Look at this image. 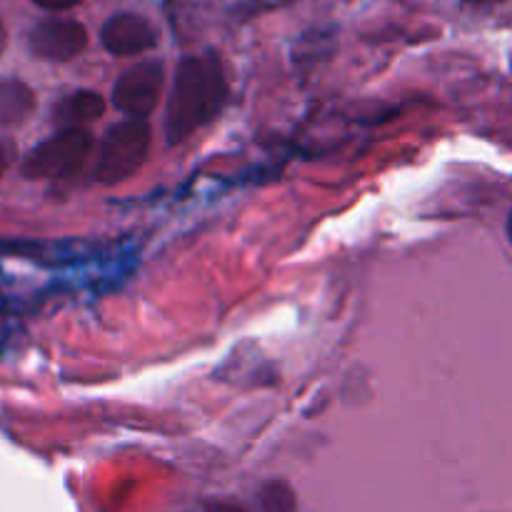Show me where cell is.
<instances>
[{
  "label": "cell",
  "mask_w": 512,
  "mask_h": 512,
  "mask_svg": "<svg viewBox=\"0 0 512 512\" xmlns=\"http://www.w3.org/2000/svg\"><path fill=\"white\" fill-rule=\"evenodd\" d=\"M228 98V80L220 58L190 55L175 70L173 90L165 108V138L170 145L183 143L188 135L215 118Z\"/></svg>",
  "instance_id": "cell-1"
},
{
  "label": "cell",
  "mask_w": 512,
  "mask_h": 512,
  "mask_svg": "<svg viewBox=\"0 0 512 512\" xmlns=\"http://www.w3.org/2000/svg\"><path fill=\"white\" fill-rule=\"evenodd\" d=\"M150 150V125L145 120H123L105 130L95 163V180L118 185L140 170Z\"/></svg>",
  "instance_id": "cell-2"
},
{
  "label": "cell",
  "mask_w": 512,
  "mask_h": 512,
  "mask_svg": "<svg viewBox=\"0 0 512 512\" xmlns=\"http://www.w3.org/2000/svg\"><path fill=\"white\" fill-rule=\"evenodd\" d=\"M93 148L95 138L88 128H63L25 155L20 173L28 180L65 178L83 168Z\"/></svg>",
  "instance_id": "cell-3"
},
{
  "label": "cell",
  "mask_w": 512,
  "mask_h": 512,
  "mask_svg": "<svg viewBox=\"0 0 512 512\" xmlns=\"http://www.w3.org/2000/svg\"><path fill=\"white\" fill-rule=\"evenodd\" d=\"M163 63L145 60L125 70L113 85V105L130 120H145L163 95Z\"/></svg>",
  "instance_id": "cell-4"
},
{
  "label": "cell",
  "mask_w": 512,
  "mask_h": 512,
  "mask_svg": "<svg viewBox=\"0 0 512 512\" xmlns=\"http://www.w3.org/2000/svg\"><path fill=\"white\" fill-rule=\"evenodd\" d=\"M28 48L35 58L50 63H68L88 48V30L70 18L40 20L28 35Z\"/></svg>",
  "instance_id": "cell-5"
},
{
  "label": "cell",
  "mask_w": 512,
  "mask_h": 512,
  "mask_svg": "<svg viewBox=\"0 0 512 512\" xmlns=\"http://www.w3.org/2000/svg\"><path fill=\"white\" fill-rule=\"evenodd\" d=\"M100 43L110 55L130 58V55L153 50L158 45V30L143 15L118 13L105 20L103 30H100Z\"/></svg>",
  "instance_id": "cell-6"
},
{
  "label": "cell",
  "mask_w": 512,
  "mask_h": 512,
  "mask_svg": "<svg viewBox=\"0 0 512 512\" xmlns=\"http://www.w3.org/2000/svg\"><path fill=\"white\" fill-rule=\"evenodd\" d=\"M105 113V98L95 90H75L53 105V123L63 128H83Z\"/></svg>",
  "instance_id": "cell-7"
},
{
  "label": "cell",
  "mask_w": 512,
  "mask_h": 512,
  "mask_svg": "<svg viewBox=\"0 0 512 512\" xmlns=\"http://www.w3.org/2000/svg\"><path fill=\"white\" fill-rule=\"evenodd\" d=\"M35 93L23 80H0V130L23 125L35 113Z\"/></svg>",
  "instance_id": "cell-8"
},
{
  "label": "cell",
  "mask_w": 512,
  "mask_h": 512,
  "mask_svg": "<svg viewBox=\"0 0 512 512\" xmlns=\"http://www.w3.org/2000/svg\"><path fill=\"white\" fill-rule=\"evenodd\" d=\"M260 512H295V493L283 480H273L260 490Z\"/></svg>",
  "instance_id": "cell-9"
},
{
  "label": "cell",
  "mask_w": 512,
  "mask_h": 512,
  "mask_svg": "<svg viewBox=\"0 0 512 512\" xmlns=\"http://www.w3.org/2000/svg\"><path fill=\"white\" fill-rule=\"evenodd\" d=\"M15 158H18V150H15L13 140H0V175L8 173Z\"/></svg>",
  "instance_id": "cell-10"
},
{
  "label": "cell",
  "mask_w": 512,
  "mask_h": 512,
  "mask_svg": "<svg viewBox=\"0 0 512 512\" xmlns=\"http://www.w3.org/2000/svg\"><path fill=\"white\" fill-rule=\"evenodd\" d=\"M38 8L43 10H50V13H65V10H73L78 8L83 0H33Z\"/></svg>",
  "instance_id": "cell-11"
},
{
  "label": "cell",
  "mask_w": 512,
  "mask_h": 512,
  "mask_svg": "<svg viewBox=\"0 0 512 512\" xmlns=\"http://www.w3.org/2000/svg\"><path fill=\"white\" fill-rule=\"evenodd\" d=\"M205 512H245V510L235 503H223V500H215V503L205 505Z\"/></svg>",
  "instance_id": "cell-12"
},
{
  "label": "cell",
  "mask_w": 512,
  "mask_h": 512,
  "mask_svg": "<svg viewBox=\"0 0 512 512\" xmlns=\"http://www.w3.org/2000/svg\"><path fill=\"white\" fill-rule=\"evenodd\" d=\"M5 48H8V30H5L3 20H0V58H3Z\"/></svg>",
  "instance_id": "cell-13"
},
{
  "label": "cell",
  "mask_w": 512,
  "mask_h": 512,
  "mask_svg": "<svg viewBox=\"0 0 512 512\" xmlns=\"http://www.w3.org/2000/svg\"><path fill=\"white\" fill-rule=\"evenodd\" d=\"M508 238H510V243H512V208H510V215H508Z\"/></svg>",
  "instance_id": "cell-14"
}]
</instances>
